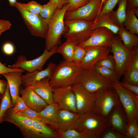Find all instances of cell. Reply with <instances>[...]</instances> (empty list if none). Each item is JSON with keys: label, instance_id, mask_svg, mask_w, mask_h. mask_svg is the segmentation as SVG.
I'll list each match as a JSON object with an SVG mask.
<instances>
[{"label": "cell", "instance_id": "cell-1", "mask_svg": "<svg viewBox=\"0 0 138 138\" xmlns=\"http://www.w3.org/2000/svg\"><path fill=\"white\" fill-rule=\"evenodd\" d=\"M82 68L73 61L64 60L57 65L49 79L53 88L72 86L76 83L77 77Z\"/></svg>", "mask_w": 138, "mask_h": 138}, {"label": "cell", "instance_id": "cell-2", "mask_svg": "<svg viewBox=\"0 0 138 138\" xmlns=\"http://www.w3.org/2000/svg\"><path fill=\"white\" fill-rule=\"evenodd\" d=\"M108 127L107 117L99 116L92 112L80 115L76 129L86 138H100Z\"/></svg>", "mask_w": 138, "mask_h": 138}, {"label": "cell", "instance_id": "cell-3", "mask_svg": "<svg viewBox=\"0 0 138 138\" xmlns=\"http://www.w3.org/2000/svg\"><path fill=\"white\" fill-rule=\"evenodd\" d=\"M68 3L60 9H57L49 21L45 39V49L50 51L61 43V37L65 27L64 16L69 7Z\"/></svg>", "mask_w": 138, "mask_h": 138}, {"label": "cell", "instance_id": "cell-4", "mask_svg": "<svg viewBox=\"0 0 138 138\" xmlns=\"http://www.w3.org/2000/svg\"><path fill=\"white\" fill-rule=\"evenodd\" d=\"M110 52L113 54L116 64L115 71L120 80L129 69L134 56L138 54V46L129 50L123 45L119 36L114 34L112 40Z\"/></svg>", "mask_w": 138, "mask_h": 138}, {"label": "cell", "instance_id": "cell-5", "mask_svg": "<svg viewBox=\"0 0 138 138\" xmlns=\"http://www.w3.org/2000/svg\"><path fill=\"white\" fill-rule=\"evenodd\" d=\"M93 21L79 19L64 20L65 29L63 35L66 40L78 45L92 34Z\"/></svg>", "mask_w": 138, "mask_h": 138}, {"label": "cell", "instance_id": "cell-6", "mask_svg": "<svg viewBox=\"0 0 138 138\" xmlns=\"http://www.w3.org/2000/svg\"><path fill=\"white\" fill-rule=\"evenodd\" d=\"M112 82L100 74L93 68L82 69L76 83L92 93H96L112 87Z\"/></svg>", "mask_w": 138, "mask_h": 138}, {"label": "cell", "instance_id": "cell-7", "mask_svg": "<svg viewBox=\"0 0 138 138\" xmlns=\"http://www.w3.org/2000/svg\"><path fill=\"white\" fill-rule=\"evenodd\" d=\"M122 105L113 87L96 93L93 112L102 117H108L114 107Z\"/></svg>", "mask_w": 138, "mask_h": 138}, {"label": "cell", "instance_id": "cell-8", "mask_svg": "<svg viewBox=\"0 0 138 138\" xmlns=\"http://www.w3.org/2000/svg\"><path fill=\"white\" fill-rule=\"evenodd\" d=\"M119 82L113 83L112 87L119 97L129 123L138 117V95L122 87Z\"/></svg>", "mask_w": 138, "mask_h": 138}, {"label": "cell", "instance_id": "cell-9", "mask_svg": "<svg viewBox=\"0 0 138 138\" xmlns=\"http://www.w3.org/2000/svg\"><path fill=\"white\" fill-rule=\"evenodd\" d=\"M20 12L25 24L31 35L45 38L48 28L49 22L39 14L31 13L15 4L14 6Z\"/></svg>", "mask_w": 138, "mask_h": 138}, {"label": "cell", "instance_id": "cell-10", "mask_svg": "<svg viewBox=\"0 0 138 138\" xmlns=\"http://www.w3.org/2000/svg\"><path fill=\"white\" fill-rule=\"evenodd\" d=\"M58 47L50 51L45 49L40 56L31 60H27L26 57L24 55H19L17 57L14 64L9 65L8 67L12 68H20L27 72L41 70L47 61L57 53Z\"/></svg>", "mask_w": 138, "mask_h": 138}, {"label": "cell", "instance_id": "cell-11", "mask_svg": "<svg viewBox=\"0 0 138 138\" xmlns=\"http://www.w3.org/2000/svg\"><path fill=\"white\" fill-rule=\"evenodd\" d=\"M100 0H90L87 4L75 10L67 11L64 20L79 19L93 21L100 11Z\"/></svg>", "mask_w": 138, "mask_h": 138}, {"label": "cell", "instance_id": "cell-12", "mask_svg": "<svg viewBox=\"0 0 138 138\" xmlns=\"http://www.w3.org/2000/svg\"><path fill=\"white\" fill-rule=\"evenodd\" d=\"M76 98V113L81 115L93 112L96 93H92L75 83L72 86Z\"/></svg>", "mask_w": 138, "mask_h": 138}, {"label": "cell", "instance_id": "cell-13", "mask_svg": "<svg viewBox=\"0 0 138 138\" xmlns=\"http://www.w3.org/2000/svg\"><path fill=\"white\" fill-rule=\"evenodd\" d=\"M53 99L60 109L76 113L75 96L71 86L53 88Z\"/></svg>", "mask_w": 138, "mask_h": 138}, {"label": "cell", "instance_id": "cell-14", "mask_svg": "<svg viewBox=\"0 0 138 138\" xmlns=\"http://www.w3.org/2000/svg\"><path fill=\"white\" fill-rule=\"evenodd\" d=\"M11 108L5 112L2 122L6 121L15 124L19 129L24 137L26 138H33V119L17 113H13L12 111Z\"/></svg>", "mask_w": 138, "mask_h": 138}, {"label": "cell", "instance_id": "cell-15", "mask_svg": "<svg viewBox=\"0 0 138 138\" xmlns=\"http://www.w3.org/2000/svg\"><path fill=\"white\" fill-rule=\"evenodd\" d=\"M114 35L106 28L99 27L94 29L89 38L77 46L82 48L100 46L111 48L112 39Z\"/></svg>", "mask_w": 138, "mask_h": 138}, {"label": "cell", "instance_id": "cell-16", "mask_svg": "<svg viewBox=\"0 0 138 138\" xmlns=\"http://www.w3.org/2000/svg\"><path fill=\"white\" fill-rule=\"evenodd\" d=\"M87 51L80 65L83 69L93 68L97 63L104 58L110 52L111 48L100 46L86 48Z\"/></svg>", "mask_w": 138, "mask_h": 138}, {"label": "cell", "instance_id": "cell-17", "mask_svg": "<svg viewBox=\"0 0 138 138\" xmlns=\"http://www.w3.org/2000/svg\"><path fill=\"white\" fill-rule=\"evenodd\" d=\"M107 118L109 127L125 135L128 120L122 105L114 107Z\"/></svg>", "mask_w": 138, "mask_h": 138}, {"label": "cell", "instance_id": "cell-18", "mask_svg": "<svg viewBox=\"0 0 138 138\" xmlns=\"http://www.w3.org/2000/svg\"><path fill=\"white\" fill-rule=\"evenodd\" d=\"M19 92L28 107L37 112L41 111L48 105L34 91L29 87L23 88L21 86Z\"/></svg>", "mask_w": 138, "mask_h": 138}, {"label": "cell", "instance_id": "cell-19", "mask_svg": "<svg viewBox=\"0 0 138 138\" xmlns=\"http://www.w3.org/2000/svg\"><path fill=\"white\" fill-rule=\"evenodd\" d=\"M57 65L53 63H49L44 69L27 72L21 76L22 85L24 87H27L33 83L45 77L49 79L53 75Z\"/></svg>", "mask_w": 138, "mask_h": 138}, {"label": "cell", "instance_id": "cell-20", "mask_svg": "<svg viewBox=\"0 0 138 138\" xmlns=\"http://www.w3.org/2000/svg\"><path fill=\"white\" fill-rule=\"evenodd\" d=\"M79 116V114L71 111L60 109L57 114V130L76 129Z\"/></svg>", "mask_w": 138, "mask_h": 138}, {"label": "cell", "instance_id": "cell-21", "mask_svg": "<svg viewBox=\"0 0 138 138\" xmlns=\"http://www.w3.org/2000/svg\"><path fill=\"white\" fill-rule=\"evenodd\" d=\"M49 78L45 77L32 84L28 87L32 89L48 104L53 102V88L49 82Z\"/></svg>", "mask_w": 138, "mask_h": 138}, {"label": "cell", "instance_id": "cell-22", "mask_svg": "<svg viewBox=\"0 0 138 138\" xmlns=\"http://www.w3.org/2000/svg\"><path fill=\"white\" fill-rule=\"evenodd\" d=\"M25 71L21 69L2 75L6 79L8 84L12 101L14 106L17 97L19 96V90L22 84L21 76Z\"/></svg>", "mask_w": 138, "mask_h": 138}, {"label": "cell", "instance_id": "cell-23", "mask_svg": "<svg viewBox=\"0 0 138 138\" xmlns=\"http://www.w3.org/2000/svg\"><path fill=\"white\" fill-rule=\"evenodd\" d=\"M94 29L100 27L106 28L114 34H117L121 27L116 18L115 11L113 10L96 19L93 25Z\"/></svg>", "mask_w": 138, "mask_h": 138}, {"label": "cell", "instance_id": "cell-24", "mask_svg": "<svg viewBox=\"0 0 138 138\" xmlns=\"http://www.w3.org/2000/svg\"><path fill=\"white\" fill-rule=\"evenodd\" d=\"M48 125L42 119H33V138H58L56 132Z\"/></svg>", "mask_w": 138, "mask_h": 138}, {"label": "cell", "instance_id": "cell-25", "mask_svg": "<svg viewBox=\"0 0 138 138\" xmlns=\"http://www.w3.org/2000/svg\"><path fill=\"white\" fill-rule=\"evenodd\" d=\"M56 103L48 104L41 111L39 112L41 117L47 121L52 127L57 130V114L60 109Z\"/></svg>", "mask_w": 138, "mask_h": 138}, {"label": "cell", "instance_id": "cell-26", "mask_svg": "<svg viewBox=\"0 0 138 138\" xmlns=\"http://www.w3.org/2000/svg\"><path fill=\"white\" fill-rule=\"evenodd\" d=\"M124 46L131 50L138 46V37L137 35L130 33L124 27H120L117 34Z\"/></svg>", "mask_w": 138, "mask_h": 138}, {"label": "cell", "instance_id": "cell-27", "mask_svg": "<svg viewBox=\"0 0 138 138\" xmlns=\"http://www.w3.org/2000/svg\"><path fill=\"white\" fill-rule=\"evenodd\" d=\"M133 10L126 7V16L123 26L130 33L138 35V19Z\"/></svg>", "mask_w": 138, "mask_h": 138}, {"label": "cell", "instance_id": "cell-28", "mask_svg": "<svg viewBox=\"0 0 138 138\" xmlns=\"http://www.w3.org/2000/svg\"><path fill=\"white\" fill-rule=\"evenodd\" d=\"M76 46L71 41L66 40L63 43L58 47L57 53L62 55L64 60L68 62H72Z\"/></svg>", "mask_w": 138, "mask_h": 138}, {"label": "cell", "instance_id": "cell-29", "mask_svg": "<svg viewBox=\"0 0 138 138\" xmlns=\"http://www.w3.org/2000/svg\"><path fill=\"white\" fill-rule=\"evenodd\" d=\"M0 123L6 111L9 108L13 107L14 105L13 103L10 94L9 86L7 83L4 94L0 96Z\"/></svg>", "mask_w": 138, "mask_h": 138}, {"label": "cell", "instance_id": "cell-30", "mask_svg": "<svg viewBox=\"0 0 138 138\" xmlns=\"http://www.w3.org/2000/svg\"><path fill=\"white\" fill-rule=\"evenodd\" d=\"M93 68L103 77L113 83L119 81L115 70L95 65Z\"/></svg>", "mask_w": 138, "mask_h": 138}, {"label": "cell", "instance_id": "cell-31", "mask_svg": "<svg viewBox=\"0 0 138 138\" xmlns=\"http://www.w3.org/2000/svg\"><path fill=\"white\" fill-rule=\"evenodd\" d=\"M126 2L127 0H119L118 8L115 11L116 18L121 27H123V24L126 16Z\"/></svg>", "mask_w": 138, "mask_h": 138}, {"label": "cell", "instance_id": "cell-32", "mask_svg": "<svg viewBox=\"0 0 138 138\" xmlns=\"http://www.w3.org/2000/svg\"><path fill=\"white\" fill-rule=\"evenodd\" d=\"M58 138H86L82 133L75 129L65 130H57Z\"/></svg>", "mask_w": 138, "mask_h": 138}, {"label": "cell", "instance_id": "cell-33", "mask_svg": "<svg viewBox=\"0 0 138 138\" xmlns=\"http://www.w3.org/2000/svg\"><path fill=\"white\" fill-rule=\"evenodd\" d=\"M56 9L49 1L47 4L42 5L39 15L42 18L49 22Z\"/></svg>", "mask_w": 138, "mask_h": 138}, {"label": "cell", "instance_id": "cell-34", "mask_svg": "<svg viewBox=\"0 0 138 138\" xmlns=\"http://www.w3.org/2000/svg\"><path fill=\"white\" fill-rule=\"evenodd\" d=\"M138 117L128 123L125 135L126 138H138Z\"/></svg>", "mask_w": 138, "mask_h": 138}, {"label": "cell", "instance_id": "cell-35", "mask_svg": "<svg viewBox=\"0 0 138 138\" xmlns=\"http://www.w3.org/2000/svg\"><path fill=\"white\" fill-rule=\"evenodd\" d=\"M16 4L21 7L28 12L35 14H39L42 6V5L36 1H33L26 4L17 2Z\"/></svg>", "mask_w": 138, "mask_h": 138}, {"label": "cell", "instance_id": "cell-36", "mask_svg": "<svg viewBox=\"0 0 138 138\" xmlns=\"http://www.w3.org/2000/svg\"><path fill=\"white\" fill-rule=\"evenodd\" d=\"M122 82L138 86V70L129 69L125 72Z\"/></svg>", "mask_w": 138, "mask_h": 138}, {"label": "cell", "instance_id": "cell-37", "mask_svg": "<svg viewBox=\"0 0 138 138\" xmlns=\"http://www.w3.org/2000/svg\"><path fill=\"white\" fill-rule=\"evenodd\" d=\"M119 0H105L96 18L99 17L112 10Z\"/></svg>", "mask_w": 138, "mask_h": 138}, {"label": "cell", "instance_id": "cell-38", "mask_svg": "<svg viewBox=\"0 0 138 138\" xmlns=\"http://www.w3.org/2000/svg\"><path fill=\"white\" fill-rule=\"evenodd\" d=\"M86 48L80 47L77 45L75 50L73 61L80 65L86 54Z\"/></svg>", "mask_w": 138, "mask_h": 138}, {"label": "cell", "instance_id": "cell-39", "mask_svg": "<svg viewBox=\"0 0 138 138\" xmlns=\"http://www.w3.org/2000/svg\"><path fill=\"white\" fill-rule=\"evenodd\" d=\"M95 65L115 70H116V64L113 57L112 55L109 54L100 60Z\"/></svg>", "mask_w": 138, "mask_h": 138}, {"label": "cell", "instance_id": "cell-40", "mask_svg": "<svg viewBox=\"0 0 138 138\" xmlns=\"http://www.w3.org/2000/svg\"><path fill=\"white\" fill-rule=\"evenodd\" d=\"M100 138H126V136L122 134L113 128L108 127L101 135Z\"/></svg>", "mask_w": 138, "mask_h": 138}, {"label": "cell", "instance_id": "cell-41", "mask_svg": "<svg viewBox=\"0 0 138 138\" xmlns=\"http://www.w3.org/2000/svg\"><path fill=\"white\" fill-rule=\"evenodd\" d=\"M28 108L22 97L19 96L16 98L15 105L11 109L13 112L16 113L24 111Z\"/></svg>", "mask_w": 138, "mask_h": 138}, {"label": "cell", "instance_id": "cell-42", "mask_svg": "<svg viewBox=\"0 0 138 138\" xmlns=\"http://www.w3.org/2000/svg\"><path fill=\"white\" fill-rule=\"evenodd\" d=\"M90 0H69V7L67 11L75 10L89 3Z\"/></svg>", "mask_w": 138, "mask_h": 138}, {"label": "cell", "instance_id": "cell-43", "mask_svg": "<svg viewBox=\"0 0 138 138\" xmlns=\"http://www.w3.org/2000/svg\"><path fill=\"white\" fill-rule=\"evenodd\" d=\"M17 113L31 119H44L41 117V115L39 112H37L28 107L24 111Z\"/></svg>", "mask_w": 138, "mask_h": 138}, {"label": "cell", "instance_id": "cell-44", "mask_svg": "<svg viewBox=\"0 0 138 138\" xmlns=\"http://www.w3.org/2000/svg\"><path fill=\"white\" fill-rule=\"evenodd\" d=\"M119 83L122 87L138 95V86L122 82Z\"/></svg>", "mask_w": 138, "mask_h": 138}, {"label": "cell", "instance_id": "cell-45", "mask_svg": "<svg viewBox=\"0 0 138 138\" xmlns=\"http://www.w3.org/2000/svg\"><path fill=\"white\" fill-rule=\"evenodd\" d=\"M3 50L6 54L10 55L13 53L15 51V48L13 44L10 42H7L5 43L3 45Z\"/></svg>", "mask_w": 138, "mask_h": 138}, {"label": "cell", "instance_id": "cell-46", "mask_svg": "<svg viewBox=\"0 0 138 138\" xmlns=\"http://www.w3.org/2000/svg\"><path fill=\"white\" fill-rule=\"evenodd\" d=\"M126 7L132 8L138 16V0H127Z\"/></svg>", "mask_w": 138, "mask_h": 138}, {"label": "cell", "instance_id": "cell-47", "mask_svg": "<svg viewBox=\"0 0 138 138\" xmlns=\"http://www.w3.org/2000/svg\"><path fill=\"white\" fill-rule=\"evenodd\" d=\"M21 69L20 68H12L8 67H7L3 64L0 60V76L1 74L2 75L4 73L18 71Z\"/></svg>", "mask_w": 138, "mask_h": 138}, {"label": "cell", "instance_id": "cell-48", "mask_svg": "<svg viewBox=\"0 0 138 138\" xmlns=\"http://www.w3.org/2000/svg\"><path fill=\"white\" fill-rule=\"evenodd\" d=\"M12 24L9 21L0 19V31L3 32L10 29Z\"/></svg>", "mask_w": 138, "mask_h": 138}, {"label": "cell", "instance_id": "cell-49", "mask_svg": "<svg viewBox=\"0 0 138 138\" xmlns=\"http://www.w3.org/2000/svg\"><path fill=\"white\" fill-rule=\"evenodd\" d=\"M69 0H50L49 1L57 9L61 8L63 6L68 3Z\"/></svg>", "mask_w": 138, "mask_h": 138}, {"label": "cell", "instance_id": "cell-50", "mask_svg": "<svg viewBox=\"0 0 138 138\" xmlns=\"http://www.w3.org/2000/svg\"><path fill=\"white\" fill-rule=\"evenodd\" d=\"M129 69L138 70V54L135 55L132 59Z\"/></svg>", "mask_w": 138, "mask_h": 138}, {"label": "cell", "instance_id": "cell-51", "mask_svg": "<svg viewBox=\"0 0 138 138\" xmlns=\"http://www.w3.org/2000/svg\"><path fill=\"white\" fill-rule=\"evenodd\" d=\"M7 84V81L0 79V96H2L4 94Z\"/></svg>", "mask_w": 138, "mask_h": 138}, {"label": "cell", "instance_id": "cell-52", "mask_svg": "<svg viewBox=\"0 0 138 138\" xmlns=\"http://www.w3.org/2000/svg\"><path fill=\"white\" fill-rule=\"evenodd\" d=\"M9 5L12 6H14L17 2V0H8Z\"/></svg>", "mask_w": 138, "mask_h": 138}, {"label": "cell", "instance_id": "cell-53", "mask_svg": "<svg viewBox=\"0 0 138 138\" xmlns=\"http://www.w3.org/2000/svg\"><path fill=\"white\" fill-rule=\"evenodd\" d=\"M101 1V5L100 9V10L101 9V7H102V4L105 0H100Z\"/></svg>", "mask_w": 138, "mask_h": 138}, {"label": "cell", "instance_id": "cell-54", "mask_svg": "<svg viewBox=\"0 0 138 138\" xmlns=\"http://www.w3.org/2000/svg\"><path fill=\"white\" fill-rule=\"evenodd\" d=\"M3 32H2V31H0V36L1 35V34H2V33H3Z\"/></svg>", "mask_w": 138, "mask_h": 138}]
</instances>
